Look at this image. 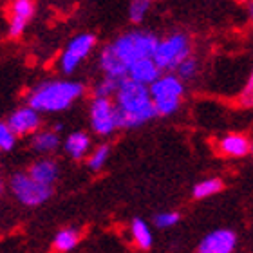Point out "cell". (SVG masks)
Wrapping results in <instances>:
<instances>
[{
	"label": "cell",
	"mask_w": 253,
	"mask_h": 253,
	"mask_svg": "<svg viewBox=\"0 0 253 253\" xmlns=\"http://www.w3.org/2000/svg\"><path fill=\"white\" fill-rule=\"evenodd\" d=\"M109 154H111V150H109V147H107V145H101V147H98L94 150V152L90 154V158H89V169L94 170V172L101 170L103 167H105L107 159H109Z\"/></svg>",
	"instance_id": "7402d4cb"
},
{
	"label": "cell",
	"mask_w": 253,
	"mask_h": 253,
	"mask_svg": "<svg viewBox=\"0 0 253 253\" xmlns=\"http://www.w3.org/2000/svg\"><path fill=\"white\" fill-rule=\"evenodd\" d=\"M100 65H101V69H103L105 76H112V78H125L126 76V65L118 58L111 45H107V47L101 51Z\"/></svg>",
	"instance_id": "9a60e30c"
},
{
	"label": "cell",
	"mask_w": 253,
	"mask_h": 253,
	"mask_svg": "<svg viewBox=\"0 0 253 253\" xmlns=\"http://www.w3.org/2000/svg\"><path fill=\"white\" fill-rule=\"evenodd\" d=\"M63 147L73 159H84L90 148V137L85 132H74L65 139Z\"/></svg>",
	"instance_id": "2e32d148"
},
{
	"label": "cell",
	"mask_w": 253,
	"mask_h": 253,
	"mask_svg": "<svg viewBox=\"0 0 253 253\" xmlns=\"http://www.w3.org/2000/svg\"><path fill=\"white\" fill-rule=\"evenodd\" d=\"M130 233L137 248L150 250V246H152V233H150V228L147 226V222H143L141 219H136L132 222Z\"/></svg>",
	"instance_id": "d6986e66"
},
{
	"label": "cell",
	"mask_w": 253,
	"mask_h": 253,
	"mask_svg": "<svg viewBox=\"0 0 253 253\" xmlns=\"http://www.w3.org/2000/svg\"><path fill=\"white\" fill-rule=\"evenodd\" d=\"M116 123L118 128H134L158 116L148 85L122 78L116 89Z\"/></svg>",
	"instance_id": "6da1fadb"
},
{
	"label": "cell",
	"mask_w": 253,
	"mask_h": 253,
	"mask_svg": "<svg viewBox=\"0 0 253 253\" xmlns=\"http://www.w3.org/2000/svg\"><path fill=\"white\" fill-rule=\"evenodd\" d=\"M161 71L159 67L154 63L152 56H148V58H139L136 62H132L128 67H126V76L134 82H139V84H145V85H150L154 80L158 78Z\"/></svg>",
	"instance_id": "7c38bea8"
},
{
	"label": "cell",
	"mask_w": 253,
	"mask_h": 253,
	"mask_svg": "<svg viewBox=\"0 0 253 253\" xmlns=\"http://www.w3.org/2000/svg\"><path fill=\"white\" fill-rule=\"evenodd\" d=\"M35 15V2L33 0H13L9 7V35L20 37L26 29L27 22Z\"/></svg>",
	"instance_id": "30bf717a"
},
{
	"label": "cell",
	"mask_w": 253,
	"mask_h": 253,
	"mask_svg": "<svg viewBox=\"0 0 253 253\" xmlns=\"http://www.w3.org/2000/svg\"><path fill=\"white\" fill-rule=\"evenodd\" d=\"M16 143V134L11 130L7 122H0V150H11Z\"/></svg>",
	"instance_id": "cb8c5ba5"
},
{
	"label": "cell",
	"mask_w": 253,
	"mask_h": 253,
	"mask_svg": "<svg viewBox=\"0 0 253 253\" xmlns=\"http://www.w3.org/2000/svg\"><path fill=\"white\" fill-rule=\"evenodd\" d=\"M27 174L31 175L33 179H37L38 183H43V185H49L53 186V183L58 179V165L54 163L53 159L49 158H43V159H38L37 163H33L27 170Z\"/></svg>",
	"instance_id": "4fadbf2b"
},
{
	"label": "cell",
	"mask_w": 253,
	"mask_h": 253,
	"mask_svg": "<svg viewBox=\"0 0 253 253\" xmlns=\"http://www.w3.org/2000/svg\"><path fill=\"white\" fill-rule=\"evenodd\" d=\"M154 0H130V7H128V15H130V20L139 24V22L145 18L147 11L150 9Z\"/></svg>",
	"instance_id": "44dd1931"
},
{
	"label": "cell",
	"mask_w": 253,
	"mask_h": 253,
	"mask_svg": "<svg viewBox=\"0 0 253 253\" xmlns=\"http://www.w3.org/2000/svg\"><path fill=\"white\" fill-rule=\"evenodd\" d=\"M237 105L239 107H253V73H252V76H250L246 87L243 89V92L239 94Z\"/></svg>",
	"instance_id": "484cf974"
},
{
	"label": "cell",
	"mask_w": 253,
	"mask_h": 253,
	"mask_svg": "<svg viewBox=\"0 0 253 253\" xmlns=\"http://www.w3.org/2000/svg\"><path fill=\"white\" fill-rule=\"evenodd\" d=\"M84 94V85L67 80H51L37 85L27 98V105L38 112H62Z\"/></svg>",
	"instance_id": "7a4b0ae2"
},
{
	"label": "cell",
	"mask_w": 253,
	"mask_h": 253,
	"mask_svg": "<svg viewBox=\"0 0 253 253\" xmlns=\"http://www.w3.org/2000/svg\"><path fill=\"white\" fill-rule=\"evenodd\" d=\"M186 56H190V45L185 35H172L161 42L158 40L152 53V60L159 71H174Z\"/></svg>",
	"instance_id": "5b68a950"
},
{
	"label": "cell",
	"mask_w": 253,
	"mask_h": 253,
	"mask_svg": "<svg viewBox=\"0 0 253 253\" xmlns=\"http://www.w3.org/2000/svg\"><path fill=\"white\" fill-rule=\"evenodd\" d=\"M152 103L158 111V116H170L179 109L181 96H183V84L177 76L167 74L158 76L152 84L148 85Z\"/></svg>",
	"instance_id": "3957f363"
},
{
	"label": "cell",
	"mask_w": 253,
	"mask_h": 253,
	"mask_svg": "<svg viewBox=\"0 0 253 253\" xmlns=\"http://www.w3.org/2000/svg\"><path fill=\"white\" fill-rule=\"evenodd\" d=\"M40 123H42L40 112L29 105L16 109L7 120V125L11 126V130L15 132L16 136H31L40 128Z\"/></svg>",
	"instance_id": "9c48e42d"
},
{
	"label": "cell",
	"mask_w": 253,
	"mask_h": 253,
	"mask_svg": "<svg viewBox=\"0 0 253 253\" xmlns=\"http://www.w3.org/2000/svg\"><path fill=\"white\" fill-rule=\"evenodd\" d=\"M250 150H252V152H253V145H252V148H250Z\"/></svg>",
	"instance_id": "4dcf8cb0"
},
{
	"label": "cell",
	"mask_w": 253,
	"mask_h": 253,
	"mask_svg": "<svg viewBox=\"0 0 253 253\" xmlns=\"http://www.w3.org/2000/svg\"><path fill=\"white\" fill-rule=\"evenodd\" d=\"M175 69H177V73H179V78L190 80V78H194L195 73H197V62L192 60L190 56H186Z\"/></svg>",
	"instance_id": "d4e9b609"
},
{
	"label": "cell",
	"mask_w": 253,
	"mask_h": 253,
	"mask_svg": "<svg viewBox=\"0 0 253 253\" xmlns=\"http://www.w3.org/2000/svg\"><path fill=\"white\" fill-rule=\"evenodd\" d=\"M80 243V232L78 230H74V228H63L56 233V237H54V250L56 252H62V253H67V252H73Z\"/></svg>",
	"instance_id": "ac0fdd59"
},
{
	"label": "cell",
	"mask_w": 253,
	"mask_h": 253,
	"mask_svg": "<svg viewBox=\"0 0 253 253\" xmlns=\"http://www.w3.org/2000/svg\"><path fill=\"white\" fill-rule=\"evenodd\" d=\"M156 226L158 228H170L174 226L175 222L179 221V213H175V211H167V213H159L156 215Z\"/></svg>",
	"instance_id": "4316f807"
},
{
	"label": "cell",
	"mask_w": 253,
	"mask_h": 253,
	"mask_svg": "<svg viewBox=\"0 0 253 253\" xmlns=\"http://www.w3.org/2000/svg\"><path fill=\"white\" fill-rule=\"evenodd\" d=\"M222 181L221 179H206L203 181V183H199V185H195L194 188V197L195 199H205V197H210V195L213 194H219L222 190Z\"/></svg>",
	"instance_id": "ffe728a7"
},
{
	"label": "cell",
	"mask_w": 253,
	"mask_h": 253,
	"mask_svg": "<svg viewBox=\"0 0 253 253\" xmlns=\"http://www.w3.org/2000/svg\"><path fill=\"white\" fill-rule=\"evenodd\" d=\"M235 244H237L235 233L230 230H217V232L206 235L197 250L201 253H230L233 252Z\"/></svg>",
	"instance_id": "8fae6325"
},
{
	"label": "cell",
	"mask_w": 253,
	"mask_h": 253,
	"mask_svg": "<svg viewBox=\"0 0 253 253\" xmlns=\"http://www.w3.org/2000/svg\"><path fill=\"white\" fill-rule=\"evenodd\" d=\"M31 145L37 152L51 154L60 147V137H58V134L53 132V130H47V132H38L37 130V134L33 136Z\"/></svg>",
	"instance_id": "e0dca14e"
},
{
	"label": "cell",
	"mask_w": 253,
	"mask_h": 253,
	"mask_svg": "<svg viewBox=\"0 0 253 253\" xmlns=\"http://www.w3.org/2000/svg\"><path fill=\"white\" fill-rule=\"evenodd\" d=\"M250 148H252V145H250L248 137L243 134H230V136L222 137L219 143V150L230 158H243V156L250 154Z\"/></svg>",
	"instance_id": "5bb4252c"
},
{
	"label": "cell",
	"mask_w": 253,
	"mask_h": 253,
	"mask_svg": "<svg viewBox=\"0 0 253 253\" xmlns=\"http://www.w3.org/2000/svg\"><path fill=\"white\" fill-rule=\"evenodd\" d=\"M90 126L100 136H109L118 128L116 105L111 101V98L96 96L90 103Z\"/></svg>",
	"instance_id": "52a82bcc"
},
{
	"label": "cell",
	"mask_w": 253,
	"mask_h": 253,
	"mask_svg": "<svg viewBox=\"0 0 253 253\" xmlns=\"http://www.w3.org/2000/svg\"><path fill=\"white\" fill-rule=\"evenodd\" d=\"M11 192L15 195L18 203L24 206H40L51 197L53 188L49 185L38 183L37 179H33L31 175L27 174H15L11 177Z\"/></svg>",
	"instance_id": "8992f818"
},
{
	"label": "cell",
	"mask_w": 253,
	"mask_h": 253,
	"mask_svg": "<svg viewBox=\"0 0 253 253\" xmlns=\"http://www.w3.org/2000/svg\"><path fill=\"white\" fill-rule=\"evenodd\" d=\"M250 13H252V20H253V5H252V11H250Z\"/></svg>",
	"instance_id": "f1b7e54d"
},
{
	"label": "cell",
	"mask_w": 253,
	"mask_h": 253,
	"mask_svg": "<svg viewBox=\"0 0 253 253\" xmlns=\"http://www.w3.org/2000/svg\"><path fill=\"white\" fill-rule=\"evenodd\" d=\"M94 45H96L94 35L84 33V35L74 37L69 42L67 47H65V51H63L62 58H60V69L65 74H71L73 71H76V67L89 56V53L92 51Z\"/></svg>",
	"instance_id": "ba28073f"
},
{
	"label": "cell",
	"mask_w": 253,
	"mask_h": 253,
	"mask_svg": "<svg viewBox=\"0 0 253 253\" xmlns=\"http://www.w3.org/2000/svg\"><path fill=\"white\" fill-rule=\"evenodd\" d=\"M156 45H158V38L145 31L126 33V35L118 38L114 43H111L112 51L116 53V56L125 63L126 67L139 58L152 56Z\"/></svg>",
	"instance_id": "277c9868"
},
{
	"label": "cell",
	"mask_w": 253,
	"mask_h": 253,
	"mask_svg": "<svg viewBox=\"0 0 253 253\" xmlns=\"http://www.w3.org/2000/svg\"><path fill=\"white\" fill-rule=\"evenodd\" d=\"M120 82H122V78H112V76H105V78L101 80L100 84L96 85L94 94L96 96H103V98H111V96L116 92Z\"/></svg>",
	"instance_id": "603a6c76"
},
{
	"label": "cell",
	"mask_w": 253,
	"mask_h": 253,
	"mask_svg": "<svg viewBox=\"0 0 253 253\" xmlns=\"http://www.w3.org/2000/svg\"><path fill=\"white\" fill-rule=\"evenodd\" d=\"M2 190H4V183H2V179H0V194H2Z\"/></svg>",
	"instance_id": "83f0119b"
},
{
	"label": "cell",
	"mask_w": 253,
	"mask_h": 253,
	"mask_svg": "<svg viewBox=\"0 0 253 253\" xmlns=\"http://www.w3.org/2000/svg\"><path fill=\"white\" fill-rule=\"evenodd\" d=\"M239 2H250V0H239Z\"/></svg>",
	"instance_id": "f546056e"
}]
</instances>
